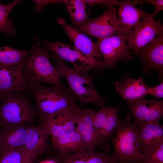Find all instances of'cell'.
Instances as JSON below:
<instances>
[{
    "instance_id": "obj_8",
    "label": "cell",
    "mask_w": 163,
    "mask_h": 163,
    "mask_svg": "<svg viewBox=\"0 0 163 163\" xmlns=\"http://www.w3.org/2000/svg\"><path fill=\"white\" fill-rule=\"evenodd\" d=\"M121 24L117 16V10L112 5H106L103 14L98 18L90 19L77 30L96 37L105 38L120 34Z\"/></svg>"
},
{
    "instance_id": "obj_17",
    "label": "cell",
    "mask_w": 163,
    "mask_h": 163,
    "mask_svg": "<svg viewBox=\"0 0 163 163\" xmlns=\"http://www.w3.org/2000/svg\"><path fill=\"white\" fill-rule=\"evenodd\" d=\"M41 122L40 125L52 138L57 137L74 131L76 127L75 118L71 109L64 110Z\"/></svg>"
},
{
    "instance_id": "obj_33",
    "label": "cell",
    "mask_w": 163,
    "mask_h": 163,
    "mask_svg": "<svg viewBox=\"0 0 163 163\" xmlns=\"http://www.w3.org/2000/svg\"><path fill=\"white\" fill-rule=\"evenodd\" d=\"M33 163V162L32 161V162H30V163Z\"/></svg>"
},
{
    "instance_id": "obj_21",
    "label": "cell",
    "mask_w": 163,
    "mask_h": 163,
    "mask_svg": "<svg viewBox=\"0 0 163 163\" xmlns=\"http://www.w3.org/2000/svg\"><path fill=\"white\" fill-rule=\"evenodd\" d=\"M57 21L62 26L75 48L88 56L99 60L102 59L96 43L87 36L68 25L62 18H59Z\"/></svg>"
},
{
    "instance_id": "obj_1",
    "label": "cell",
    "mask_w": 163,
    "mask_h": 163,
    "mask_svg": "<svg viewBox=\"0 0 163 163\" xmlns=\"http://www.w3.org/2000/svg\"><path fill=\"white\" fill-rule=\"evenodd\" d=\"M28 90L34 99L35 112L41 121L71 109L78 101L69 87L62 84L50 87L39 84L30 86Z\"/></svg>"
},
{
    "instance_id": "obj_12",
    "label": "cell",
    "mask_w": 163,
    "mask_h": 163,
    "mask_svg": "<svg viewBox=\"0 0 163 163\" xmlns=\"http://www.w3.org/2000/svg\"><path fill=\"white\" fill-rule=\"evenodd\" d=\"M126 108L137 126L154 121H159L163 116V101L142 98L126 101Z\"/></svg>"
},
{
    "instance_id": "obj_25",
    "label": "cell",
    "mask_w": 163,
    "mask_h": 163,
    "mask_svg": "<svg viewBox=\"0 0 163 163\" xmlns=\"http://www.w3.org/2000/svg\"><path fill=\"white\" fill-rule=\"evenodd\" d=\"M30 52V50H18L7 46L0 47V65H20Z\"/></svg>"
},
{
    "instance_id": "obj_31",
    "label": "cell",
    "mask_w": 163,
    "mask_h": 163,
    "mask_svg": "<svg viewBox=\"0 0 163 163\" xmlns=\"http://www.w3.org/2000/svg\"><path fill=\"white\" fill-rule=\"evenodd\" d=\"M148 94H150L155 98L163 97V82L159 85L153 87L149 86L148 90Z\"/></svg>"
},
{
    "instance_id": "obj_35",
    "label": "cell",
    "mask_w": 163,
    "mask_h": 163,
    "mask_svg": "<svg viewBox=\"0 0 163 163\" xmlns=\"http://www.w3.org/2000/svg\"></svg>"
},
{
    "instance_id": "obj_29",
    "label": "cell",
    "mask_w": 163,
    "mask_h": 163,
    "mask_svg": "<svg viewBox=\"0 0 163 163\" xmlns=\"http://www.w3.org/2000/svg\"><path fill=\"white\" fill-rule=\"evenodd\" d=\"M133 2L132 3L134 5L137 4L142 5V4L148 3L154 5L155 7L154 11L150 14L151 17L154 18L155 15L159 12L163 10V0H133Z\"/></svg>"
},
{
    "instance_id": "obj_4",
    "label": "cell",
    "mask_w": 163,
    "mask_h": 163,
    "mask_svg": "<svg viewBox=\"0 0 163 163\" xmlns=\"http://www.w3.org/2000/svg\"><path fill=\"white\" fill-rule=\"evenodd\" d=\"M30 96L25 91H17L0 96V126L32 123L37 117Z\"/></svg>"
},
{
    "instance_id": "obj_36",
    "label": "cell",
    "mask_w": 163,
    "mask_h": 163,
    "mask_svg": "<svg viewBox=\"0 0 163 163\" xmlns=\"http://www.w3.org/2000/svg\"><path fill=\"white\" fill-rule=\"evenodd\" d=\"M58 163H59V162Z\"/></svg>"
},
{
    "instance_id": "obj_22",
    "label": "cell",
    "mask_w": 163,
    "mask_h": 163,
    "mask_svg": "<svg viewBox=\"0 0 163 163\" xmlns=\"http://www.w3.org/2000/svg\"><path fill=\"white\" fill-rule=\"evenodd\" d=\"M60 159L59 163H119L109 150L89 152L85 149L69 154Z\"/></svg>"
},
{
    "instance_id": "obj_19",
    "label": "cell",
    "mask_w": 163,
    "mask_h": 163,
    "mask_svg": "<svg viewBox=\"0 0 163 163\" xmlns=\"http://www.w3.org/2000/svg\"><path fill=\"white\" fill-rule=\"evenodd\" d=\"M30 126L28 124L10 125L0 129V154L23 146Z\"/></svg>"
},
{
    "instance_id": "obj_34",
    "label": "cell",
    "mask_w": 163,
    "mask_h": 163,
    "mask_svg": "<svg viewBox=\"0 0 163 163\" xmlns=\"http://www.w3.org/2000/svg\"><path fill=\"white\" fill-rule=\"evenodd\" d=\"M119 163H122V162H119Z\"/></svg>"
},
{
    "instance_id": "obj_20",
    "label": "cell",
    "mask_w": 163,
    "mask_h": 163,
    "mask_svg": "<svg viewBox=\"0 0 163 163\" xmlns=\"http://www.w3.org/2000/svg\"><path fill=\"white\" fill-rule=\"evenodd\" d=\"M118 19L121 24L120 34H128L144 18L149 14L133 5L129 0L118 2Z\"/></svg>"
},
{
    "instance_id": "obj_2",
    "label": "cell",
    "mask_w": 163,
    "mask_h": 163,
    "mask_svg": "<svg viewBox=\"0 0 163 163\" xmlns=\"http://www.w3.org/2000/svg\"><path fill=\"white\" fill-rule=\"evenodd\" d=\"M38 38V36L34 37L35 43L21 63L27 83L30 86L41 83L61 85V76L49 60V50L40 46Z\"/></svg>"
},
{
    "instance_id": "obj_32",
    "label": "cell",
    "mask_w": 163,
    "mask_h": 163,
    "mask_svg": "<svg viewBox=\"0 0 163 163\" xmlns=\"http://www.w3.org/2000/svg\"><path fill=\"white\" fill-rule=\"evenodd\" d=\"M87 5H88L91 9V7L96 4H105L106 5L109 6L118 5V2L113 0H85Z\"/></svg>"
},
{
    "instance_id": "obj_16",
    "label": "cell",
    "mask_w": 163,
    "mask_h": 163,
    "mask_svg": "<svg viewBox=\"0 0 163 163\" xmlns=\"http://www.w3.org/2000/svg\"><path fill=\"white\" fill-rule=\"evenodd\" d=\"M144 73L137 79L132 78L129 74L121 78L116 82L115 88L118 93L122 97L120 104L123 101H132L143 98L148 95L149 86L144 80Z\"/></svg>"
},
{
    "instance_id": "obj_3",
    "label": "cell",
    "mask_w": 163,
    "mask_h": 163,
    "mask_svg": "<svg viewBox=\"0 0 163 163\" xmlns=\"http://www.w3.org/2000/svg\"><path fill=\"white\" fill-rule=\"evenodd\" d=\"M48 54L53 61L57 71L66 79L69 87L82 104L91 103L101 107L105 106V99L97 93L93 85V76L87 71L71 68L63 60L49 50Z\"/></svg>"
},
{
    "instance_id": "obj_14",
    "label": "cell",
    "mask_w": 163,
    "mask_h": 163,
    "mask_svg": "<svg viewBox=\"0 0 163 163\" xmlns=\"http://www.w3.org/2000/svg\"><path fill=\"white\" fill-rule=\"evenodd\" d=\"M29 87L24 75L21 64L0 65V96L11 93L26 91Z\"/></svg>"
},
{
    "instance_id": "obj_11",
    "label": "cell",
    "mask_w": 163,
    "mask_h": 163,
    "mask_svg": "<svg viewBox=\"0 0 163 163\" xmlns=\"http://www.w3.org/2000/svg\"><path fill=\"white\" fill-rule=\"evenodd\" d=\"M119 113L117 107L111 108L101 107L94 113L93 122L94 126L103 146L108 149L110 147L107 143L112 140L113 136L120 125L122 120L118 117Z\"/></svg>"
},
{
    "instance_id": "obj_30",
    "label": "cell",
    "mask_w": 163,
    "mask_h": 163,
    "mask_svg": "<svg viewBox=\"0 0 163 163\" xmlns=\"http://www.w3.org/2000/svg\"><path fill=\"white\" fill-rule=\"evenodd\" d=\"M65 1L66 0H33L35 5L34 11L38 13H40L41 10L46 5L49 4L60 5L62 3L64 4Z\"/></svg>"
},
{
    "instance_id": "obj_27",
    "label": "cell",
    "mask_w": 163,
    "mask_h": 163,
    "mask_svg": "<svg viewBox=\"0 0 163 163\" xmlns=\"http://www.w3.org/2000/svg\"><path fill=\"white\" fill-rule=\"evenodd\" d=\"M0 155V163H29L33 161L25 153L23 146Z\"/></svg>"
},
{
    "instance_id": "obj_28",
    "label": "cell",
    "mask_w": 163,
    "mask_h": 163,
    "mask_svg": "<svg viewBox=\"0 0 163 163\" xmlns=\"http://www.w3.org/2000/svg\"><path fill=\"white\" fill-rule=\"evenodd\" d=\"M140 163H163V143L148 156L144 157Z\"/></svg>"
},
{
    "instance_id": "obj_18",
    "label": "cell",
    "mask_w": 163,
    "mask_h": 163,
    "mask_svg": "<svg viewBox=\"0 0 163 163\" xmlns=\"http://www.w3.org/2000/svg\"><path fill=\"white\" fill-rule=\"evenodd\" d=\"M49 136L41 125L30 126L27 133L23 147L25 153L32 161L48 151Z\"/></svg>"
},
{
    "instance_id": "obj_5",
    "label": "cell",
    "mask_w": 163,
    "mask_h": 163,
    "mask_svg": "<svg viewBox=\"0 0 163 163\" xmlns=\"http://www.w3.org/2000/svg\"><path fill=\"white\" fill-rule=\"evenodd\" d=\"M128 115L122 120L113 138V154L120 162H140L144 158L140 150L137 126Z\"/></svg>"
},
{
    "instance_id": "obj_26",
    "label": "cell",
    "mask_w": 163,
    "mask_h": 163,
    "mask_svg": "<svg viewBox=\"0 0 163 163\" xmlns=\"http://www.w3.org/2000/svg\"><path fill=\"white\" fill-rule=\"evenodd\" d=\"M22 1L16 0L7 4H2L0 1V32L7 37L14 36L17 32L12 21L8 17L9 14L14 8Z\"/></svg>"
},
{
    "instance_id": "obj_15",
    "label": "cell",
    "mask_w": 163,
    "mask_h": 163,
    "mask_svg": "<svg viewBox=\"0 0 163 163\" xmlns=\"http://www.w3.org/2000/svg\"><path fill=\"white\" fill-rule=\"evenodd\" d=\"M140 150L144 157L163 143V126L154 121L137 126Z\"/></svg>"
},
{
    "instance_id": "obj_9",
    "label": "cell",
    "mask_w": 163,
    "mask_h": 163,
    "mask_svg": "<svg viewBox=\"0 0 163 163\" xmlns=\"http://www.w3.org/2000/svg\"><path fill=\"white\" fill-rule=\"evenodd\" d=\"M71 110L75 118V130L81 136L85 149L92 152L97 147L103 146L93 124L95 110L83 108L76 104L72 106Z\"/></svg>"
},
{
    "instance_id": "obj_23",
    "label": "cell",
    "mask_w": 163,
    "mask_h": 163,
    "mask_svg": "<svg viewBox=\"0 0 163 163\" xmlns=\"http://www.w3.org/2000/svg\"><path fill=\"white\" fill-rule=\"evenodd\" d=\"M51 141L59 159L85 149L81 136L75 130L57 137L52 138Z\"/></svg>"
},
{
    "instance_id": "obj_10",
    "label": "cell",
    "mask_w": 163,
    "mask_h": 163,
    "mask_svg": "<svg viewBox=\"0 0 163 163\" xmlns=\"http://www.w3.org/2000/svg\"><path fill=\"white\" fill-rule=\"evenodd\" d=\"M161 22L160 19L155 21L151 15L145 17L128 34L127 44L130 49H133V54L145 47L156 36L163 33Z\"/></svg>"
},
{
    "instance_id": "obj_24",
    "label": "cell",
    "mask_w": 163,
    "mask_h": 163,
    "mask_svg": "<svg viewBox=\"0 0 163 163\" xmlns=\"http://www.w3.org/2000/svg\"><path fill=\"white\" fill-rule=\"evenodd\" d=\"M72 21L79 28L90 20L85 0H66L64 3Z\"/></svg>"
},
{
    "instance_id": "obj_13",
    "label": "cell",
    "mask_w": 163,
    "mask_h": 163,
    "mask_svg": "<svg viewBox=\"0 0 163 163\" xmlns=\"http://www.w3.org/2000/svg\"><path fill=\"white\" fill-rule=\"evenodd\" d=\"M134 55L142 61L144 73L150 74L156 70L163 81V33L157 35L149 45Z\"/></svg>"
},
{
    "instance_id": "obj_6",
    "label": "cell",
    "mask_w": 163,
    "mask_h": 163,
    "mask_svg": "<svg viewBox=\"0 0 163 163\" xmlns=\"http://www.w3.org/2000/svg\"><path fill=\"white\" fill-rule=\"evenodd\" d=\"M40 45L46 47L48 50L63 60L71 63L75 69L82 71L102 69L104 68L103 61L88 56L78 50L74 46L60 41L50 42L39 41Z\"/></svg>"
},
{
    "instance_id": "obj_7",
    "label": "cell",
    "mask_w": 163,
    "mask_h": 163,
    "mask_svg": "<svg viewBox=\"0 0 163 163\" xmlns=\"http://www.w3.org/2000/svg\"><path fill=\"white\" fill-rule=\"evenodd\" d=\"M128 34H115L98 39L96 44L103 59L104 68L115 69L118 62L132 59L133 53L127 43Z\"/></svg>"
}]
</instances>
